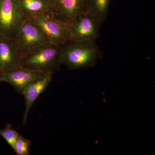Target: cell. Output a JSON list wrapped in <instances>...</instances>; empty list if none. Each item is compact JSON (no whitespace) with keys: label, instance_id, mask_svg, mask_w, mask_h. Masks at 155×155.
Wrapping results in <instances>:
<instances>
[{"label":"cell","instance_id":"obj_12","mask_svg":"<svg viewBox=\"0 0 155 155\" xmlns=\"http://www.w3.org/2000/svg\"><path fill=\"white\" fill-rule=\"evenodd\" d=\"M111 0H87L85 11L101 24L107 17Z\"/></svg>","mask_w":155,"mask_h":155},{"label":"cell","instance_id":"obj_8","mask_svg":"<svg viewBox=\"0 0 155 155\" xmlns=\"http://www.w3.org/2000/svg\"><path fill=\"white\" fill-rule=\"evenodd\" d=\"M87 0H50L49 13L62 21L70 23L85 11Z\"/></svg>","mask_w":155,"mask_h":155},{"label":"cell","instance_id":"obj_5","mask_svg":"<svg viewBox=\"0 0 155 155\" xmlns=\"http://www.w3.org/2000/svg\"><path fill=\"white\" fill-rule=\"evenodd\" d=\"M22 19L17 0H0V38L15 39Z\"/></svg>","mask_w":155,"mask_h":155},{"label":"cell","instance_id":"obj_3","mask_svg":"<svg viewBox=\"0 0 155 155\" xmlns=\"http://www.w3.org/2000/svg\"><path fill=\"white\" fill-rule=\"evenodd\" d=\"M41 29L48 41L61 47L69 41V23L48 13L38 14L31 19Z\"/></svg>","mask_w":155,"mask_h":155},{"label":"cell","instance_id":"obj_13","mask_svg":"<svg viewBox=\"0 0 155 155\" xmlns=\"http://www.w3.org/2000/svg\"><path fill=\"white\" fill-rule=\"evenodd\" d=\"M31 140L19 134L13 149L18 155H28L30 153Z\"/></svg>","mask_w":155,"mask_h":155},{"label":"cell","instance_id":"obj_6","mask_svg":"<svg viewBox=\"0 0 155 155\" xmlns=\"http://www.w3.org/2000/svg\"><path fill=\"white\" fill-rule=\"evenodd\" d=\"M14 40L22 54L41 45L50 42L41 29L31 19H22Z\"/></svg>","mask_w":155,"mask_h":155},{"label":"cell","instance_id":"obj_15","mask_svg":"<svg viewBox=\"0 0 155 155\" xmlns=\"http://www.w3.org/2000/svg\"><path fill=\"white\" fill-rule=\"evenodd\" d=\"M0 78H1V73H0ZM0 81H1V79H0Z\"/></svg>","mask_w":155,"mask_h":155},{"label":"cell","instance_id":"obj_1","mask_svg":"<svg viewBox=\"0 0 155 155\" xmlns=\"http://www.w3.org/2000/svg\"><path fill=\"white\" fill-rule=\"evenodd\" d=\"M102 58L95 42L69 41L61 47L60 64L75 70L93 67Z\"/></svg>","mask_w":155,"mask_h":155},{"label":"cell","instance_id":"obj_2","mask_svg":"<svg viewBox=\"0 0 155 155\" xmlns=\"http://www.w3.org/2000/svg\"><path fill=\"white\" fill-rule=\"evenodd\" d=\"M61 48L51 42L41 45L22 54L21 67L53 74L61 69Z\"/></svg>","mask_w":155,"mask_h":155},{"label":"cell","instance_id":"obj_9","mask_svg":"<svg viewBox=\"0 0 155 155\" xmlns=\"http://www.w3.org/2000/svg\"><path fill=\"white\" fill-rule=\"evenodd\" d=\"M22 53L11 39L0 38V73L21 67Z\"/></svg>","mask_w":155,"mask_h":155},{"label":"cell","instance_id":"obj_14","mask_svg":"<svg viewBox=\"0 0 155 155\" xmlns=\"http://www.w3.org/2000/svg\"><path fill=\"white\" fill-rule=\"evenodd\" d=\"M19 134L12 128L11 125L7 124L4 129H0V135L5 139L6 141L13 149L14 144L19 135Z\"/></svg>","mask_w":155,"mask_h":155},{"label":"cell","instance_id":"obj_7","mask_svg":"<svg viewBox=\"0 0 155 155\" xmlns=\"http://www.w3.org/2000/svg\"><path fill=\"white\" fill-rule=\"evenodd\" d=\"M47 74L21 67L2 73L0 79L1 81L11 84L19 94L22 95L23 91L28 85Z\"/></svg>","mask_w":155,"mask_h":155},{"label":"cell","instance_id":"obj_4","mask_svg":"<svg viewBox=\"0 0 155 155\" xmlns=\"http://www.w3.org/2000/svg\"><path fill=\"white\" fill-rule=\"evenodd\" d=\"M101 24L86 11L69 23V41L96 42L100 36Z\"/></svg>","mask_w":155,"mask_h":155},{"label":"cell","instance_id":"obj_11","mask_svg":"<svg viewBox=\"0 0 155 155\" xmlns=\"http://www.w3.org/2000/svg\"><path fill=\"white\" fill-rule=\"evenodd\" d=\"M23 19H31L38 14L49 13L50 0H17Z\"/></svg>","mask_w":155,"mask_h":155},{"label":"cell","instance_id":"obj_10","mask_svg":"<svg viewBox=\"0 0 155 155\" xmlns=\"http://www.w3.org/2000/svg\"><path fill=\"white\" fill-rule=\"evenodd\" d=\"M53 78V73H48L44 77L37 80L24 90L22 95L25 100V110L23 115L22 125H25L27 121L28 114L34 103L51 83Z\"/></svg>","mask_w":155,"mask_h":155}]
</instances>
